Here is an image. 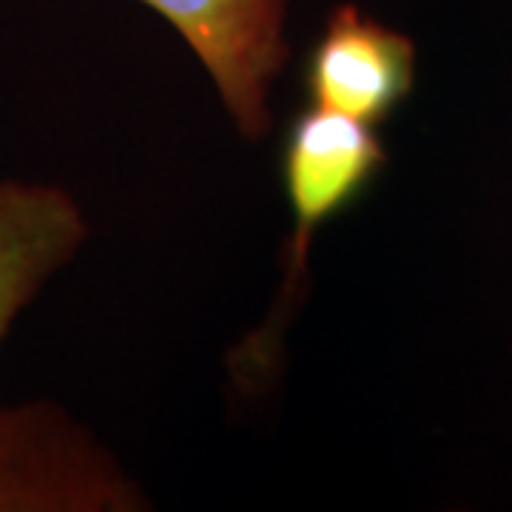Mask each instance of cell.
Returning <instances> with one entry per match:
<instances>
[{
	"label": "cell",
	"mask_w": 512,
	"mask_h": 512,
	"mask_svg": "<svg viewBox=\"0 0 512 512\" xmlns=\"http://www.w3.org/2000/svg\"><path fill=\"white\" fill-rule=\"evenodd\" d=\"M163 18L208 74L237 134L259 143L274 126V86L291 43L293 0H140Z\"/></svg>",
	"instance_id": "3"
},
{
	"label": "cell",
	"mask_w": 512,
	"mask_h": 512,
	"mask_svg": "<svg viewBox=\"0 0 512 512\" xmlns=\"http://www.w3.org/2000/svg\"><path fill=\"white\" fill-rule=\"evenodd\" d=\"M302 80L311 106L379 128L416 86V43L362 6L339 3L305 57Z\"/></svg>",
	"instance_id": "4"
},
{
	"label": "cell",
	"mask_w": 512,
	"mask_h": 512,
	"mask_svg": "<svg viewBox=\"0 0 512 512\" xmlns=\"http://www.w3.org/2000/svg\"><path fill=\"white\" fill-rule=\"evenodd\" d=\"M89 239V220L66 188L0 180V345L26 305Z\"/></svg>",
	"instance_id": "5"
},
{
	"label": "cell",
	"mask_w": 512,
	"mask_h": 512,
	"mask_svg": "<svg viewBox=\"0 0 512 512\" xmlns=\"http://www.w3.org/2000/svg\"><path fill=\"white\" fill-rule=\"evenodd\" d=\"M143 487L52 402L0 407V512H140Z\"/></svg>",
	"instance_id": "2"
},
{
	"label": "cell",
	"mask_w": 512,
	"mask_h": 512,
	"mask_svg": "<svg viewBox=\"0 0 512 512\" xmlns=\"http://www.w3.org/2000/svg\"><path fill=\"white\" fill-rule=\"evenodd\" d=\"M384 168L387 148L373 126L316 106H308L288 126L282 143V185L293 231L282 256V285L265 319L242 336L225 359V370L242 396H259L279 379L285 339L308 279L311 245L319 228L362 200Z\"/></svg>",
	"instance_id": "1"
}]
</instances>
